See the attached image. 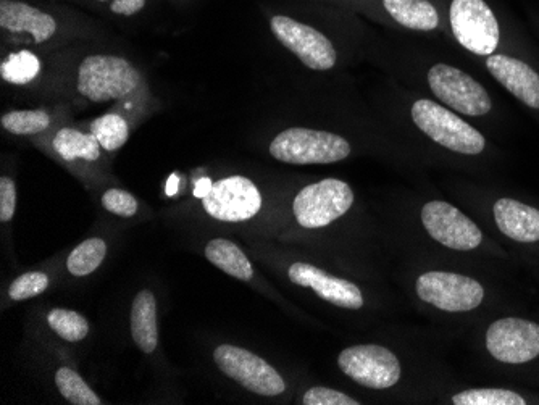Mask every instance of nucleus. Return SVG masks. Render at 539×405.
Masks as SVG:
<instances>
[{"label": "nucleus", "mask_w": 539, "mask_h": 405, "mask_svg": "<svg viewBox=\"0 0 539 405\" xmlns=\"http://www.w3.org/2000/svg\"><path fill=\"white\" fill-rule=\"evenodd\" d=\"M96 2L107 7L113 15H120V17L138 15L139 12H143L147 4V0H96Z\"/></svg>", "instance_id": "obj_33"}, {"label": "nucleus", "mask_w": 539, "mask_h": 405, "mask_svg": "<svg viewBox=\"0 0 539 405\" xmlns=\"http://www.w3.org/2000/svg\"><path fill=\"white\" fill-rule=\"evenodd\" d=\"M494 220L502 234L517 243H538L539 210L502 197L494 204Z\"/></svg>", "instance_id": "obj_18"}, {"label": "nucleus", "mask_w": 539, "mask_h": 405, "mask_svg": "<svg viewBox=\"0 0 539 405\" xmlns=\"http://www.w3.org/2000/svg\"><path fill=\"white\" fill-rule=\"evenodd\" d=\"M89 131L94 134V138L99 141L105 152H117L125 146L130 139V122L123 113L109 112L104 113L96 120H92L89 125Z\"/></svg>", "instance_id": "obj_22"}, {"label": "nucleus", "mask_w": 539, "mask_h": 405, "mask_svg": "<svg viewBox=\"0 0 539 405\" xmlns=\"http://www.w3.org/2000/svg\"><path fill=\"white\" fill-rule=\"evenodd\" d=\"M17 209V188L9 176L0 178V220L10 222Z\"/></svg>", "instance_id": "obj_32"}, {"label": "nucleus", "mask_w": 539, "mask_h": 405, "mask_svg": "<svg viewBox=\"0 0 539 405\" xmlns=\"http://www.w3.org/2000/svg\"><path fill=\"white\" fill-rule=\"evenodd\" d=\"M202 205L218 222H246L262 209V196L254 181L234 175L214 183Z\"/></svg>", "instance_id": "obj_12"}, {"label": "nucleus", "mask_w": 539, "mask_h": 405, "mask_svg": "<svg viewBox=\"0 0 539 405\" xmlns=\"http://www.w3.org/2000/svg\"><path fill=\"white\" fill-rule=\"evenodd\" d=\"M107 244L101 238H89L68 255L67 268L73 276H88L104 262Z\"/></svg>", "instance_id": "obj_24"}, {"label": "nucleus", "mask_w": 539, "mask_h": 405, "mask_svg": "<svg viewBox=\"0 0 539 405\" xmlns=\"http://www.w3.org/2000/svg\"><path fill=\"white\" fill-rule=\"evenodd\" d=\"M288 276L297 286L314 289L323 301L343 309L359 310L364 307V296L357 284L328 275L314 265L297 262L289 267Z\"/></svg>", "instance_id": "obj_15"}, {"label": "nucleus", "mask_w": 539, "mask_h": 405, "mask_svg": "<svg viewBox=\"0 0 539 405\" xmlns=\"http://www.w3.org/2000/svg\"><path fill=\"white\" fill-rule=\"evenodd\" d=\"M422 222L431 238L454 251H472L483 241V233L475 222L448 202L423 205Z\"/></svg>", "instance_id": "obj_14"}, {"label": "nucleus", "mask_w": 539, "mask_h": 405, "mask_svg": "<svg viewBox=\"0 0 539 405\" xmlns=\"http://www.w3.org/2000/svg\"><path fill=\"white\" fill-rule=\"evenodd\" d=\"M217 367L231 380L259 396H280L286 385L280 373L259 355L243 347L222 344L214 351Z\"/></svg>", "instance_id": "obj_9"}, {"label": "nucleus", "mask_w": 539, "mask_h": 405, "mask_svg": "<svg viewBox=\"0 0 539 405\" xmlns=\"http://www.w3.org/2000/svg\"><path fill=\"white\" fill-rule=\"evenodd\" d=\"M268 28L276 41L301 60L304 67L314 71H328L338 65L336 41L325 28L289 10L267 12Z\"/></svg>", "instance_id": "obj_3"}, {"label": "nucleus", "mask_w": 539, "mask_h": 405, "mask_svg": "<svg viewBox=\"0 0 539 405\" xmlns=\"http://www.w3.org/2000/svg\"><path fill=\"white\" fill-rule=\"evenodd\" d=\"M0 125L15 136H36L52 126V115L46 110H10L0 118Z\"/></svg>", "instance_id": "obj_23"}, {"label": "nucleus", "mask_w": 539, "mask_h": 405, "mask_svg": "<svg viewBox=\"0 0 539 405\" xmlns=\"http://www.w3.org/2000/svg\"><path fill=\"white\" fill-rule=\"evenodd\" d=\"M349 10L394 30L449 34L438 0H356Z\"/></svg>", "instance_id": "obj_6"}, {"label": "nucleus", "mask_w": 539, "mask_h": 405, "mask_svg": "<svg viewBox=\"0 0 539 405\" xmlns=\"http://www.w3.org/2000/svg\"><path fill=\"white\" fill-rule=\"evenodd\" d=\"M410 123L428 141L449 154L477 157L486 149V138L462 115L438 101L420 97L409 105Z\"/></svg>", "instance_id": "obj_1"}, {"label": "nucleus", "mask_w": 539, "mask_h": 405, "mask_svg": "<svg viewBox=\"0 0 539 405\" xmlns=\"http://www.w3.org/2000/svg\"><path fill=\"white\" fill-rule=\"evenodd\" d=\"M55 385L59 393L67 399L70 404L75 405H101V397L97 396L86 381L81 378L75 370L62 367L55 373Z\"/></svg>", "instance_id": "obj_26"}, {"label": "nucleus", "mask_w": 539, "mask_h": 405, "mask_svg": "<svg viewBox=\"0 0 539 405\" xmlns=\"http://www.w3.org/2000/svg\"><path fill=\"white\" fill-rule=\"evenodd\" d=\"M0 28L13 36H26L33 44H44L59 31V21L52 13L21 0H0Z\"/></svg>", "instance_id": "obj_16"}, {"label": "nucleus", "mask_w": 539, "mask_h": 405, "mask_svg": "<svg viewBox=\"0 0 539 405\" xmlns=\"http://www.w3.org/2000/svg\"><path fill=\"white\" fill-rule=\"evenodd\" d=\"M268 152L289 165H330L351 157L352 144L333 131L293 126L276 134Z\"/></svg>", "instance_id": "obj_5"}, {"label": "nucleus", "mask_w": 539, "mask_h": 405, "mask_svg": "<svg viewBox=\"0 0 539 405\" xmlns=\"http://www.w3.org/2000/svg\"><path fill=\"white\" fill-rule=\"evenodd\" d=\"M204 252L210 264L220 268L226 275L241 281H251L254 278V268L246 254L228 239H212L205 246Z\"/></svg>", "instance_id": "obj_21"}, {"label": "nucleus", "mask_w": 539, "mask_h": 405, "mask_svg": "<svg viewBox=\"0 0 539 405\" xmlns=\"http://www.w3.org/2000/svg\"><path fill=\"white\" fill-rule=\"evenodd\" d=\"M131 335L134 343L152 354L159 344V325H157V302L149 289L139 291L131 305Z\"/></svg>", "instance_id": "obj_20"}, {"label": "nucleus", "mask_w": 539, "mask_h": 405, "mask_svg": "<svg viewBox=\"0 0 539 405\" xmlns=\"http://www.w3.org/2000/svg\"><path fill=\"white\" fill-rule=\"evenodd\" d=\"M486 347L502 364H527L539 355V325L522 318H501L489 326Z\"/></svg>", "instance_id": "obj_13"}, {"label": "nucleus", "mask_w": 539, "mask_h": 405, "mask_svg": "<svg viewBox=\"0 0 539 405\" xmlns=\"http://www.w3.org/2000/svg\"><path fill=\"white\" fill-rule=\"evenodd\" d=\"M354 204V193L346 181L326 178L309 184L294 197L293 212L297 223L317 230L343 217Z\"/></svg>", "instance_id": "obj_8"}, {"label": "nucleus", "mask_w": 539, "mask_h": 405, "mask_svg": "<svg viewBox=\"0 0 539 405\" xmlns=\"http://www.w3.org/2000/svg\"><path fill=\"white\" fill-rule=\"evenodd\" d=\"M47 323L68 343H78L89 335L88 320L75 310L52 309L47 314Z\"/></svg>", "instance_id": "obj_27"}, {"label": "nucleus", "mask_w": 539, "mask_h": 405, "mask_svg": "<svg viewBox=\"0 0 539 405\" xmlns=\"http://www.w3.org/2000/svg\"><path fill=\"white\" fill-rule=\"evenodd\" d=\"M39 71H41V62L36 54L30 51L13 52L0 65L2 80L17 84V86L36 80Z\"/></svg>", "instance_id": "obj_25"}, {"label": "nucleus", "mask_w": 539, "mask_h": 405, "mask_svg": "<svg viewBox=\"0 0 539 405\" xmlns=\"http://www.w3.org/2000/svg\"><path fill=\"white\" fill-rule=\"evenodd\" d=\"M49 288V276L42 272H28L18 276L17 280L10 284L9 297L12 301H28L39 296Z\"/></svg>", "instance_id": "obj_29"}, {"label": "nucleus", "mask_w": 539, "mask_h": 405, "mask_svg": "<svg viewBox=\"0 0 539 405\" xmlns=\"http://www.w3.org/2000/svg\"><path fill=\"white\" fill-rule=\"evenodd\" d=\"M102 205L118 217L131 218L138 213L139 205L136 197L125 189L112 188L102 194Z\"/></svg>", "instance_id": "obj_30"}, {"label": "nucleus", "mask_w": 539, "mask_h": 405, "mask_svg": "<svg viewBox=\"0 0 539 405\" xmlns=\"http://www.w3.org/2000/svg\"><path fill=\"white\" fill-rule=\"evenodd\" d=\"M143 86L141 71L120 55H88L76 73V91L92 104L130 101Z\"/></svg>", "instance_id": "obj_2"}, {"label": "nucleus", "mask_w": 539, "mask_h": 405, "mask_svg": "<svg viewBox=\"0 0 539 405\" xmlns=\"http://www.w3.org/2000/svg\"><path fill=\"white\" fill-rule=\"evenodd\" d=\"M306 405H359L356 399L330 388H312L302 397Z\"/></svg>", "instance_id": "obj_31"}, {"label": "nucleus", "mask_w": 539, "mask_h": 405, "mask_svg": "<svg viewBox=\"0 0 539 405\" xmlns=\"http://www.w3.org/2000/svg\"><path fill=\"white\" fill-rule=\"evenodd\" d=\"M485 65L510 94L530 109L539 110V73L535 68L506 54L489 55Z\"/></svg>", "instance_id": "obj_17"}, {"label": "nucleus", "mask_w": 539, "mask_h": 405, "mask_svg": "<svg viewBox=\"0 0 539 405\" xmlns=\"http://www.w3.org/2000/svg\"><path fill=\"white\" fill-rule=\"evenodd\" d=\"M448 33L465 51L478 57L496 54L501 23L488 0H438Z\"/></svg>", "instance_id": "obj_4"}, {"label": "nucleus", "mask_w": 539, "mask_h": 405, "mask_svg": "<svg viewBox=\"0 0 539 405\" xmlns=\"http://www.w3.org/2000/svg\"><path fill=\"white\" fill-rule=\"evenodd\" d=\"M317 2H323V4L335 5V7L349 10V7H351L356 0H317Z\"/></svg>", "instance_id": "obj_35"}, {"label": "nucleus", "mask_w": 539, "mask_h": 405, "mask_svg": "<svg viewBox=\"0 0 539 405\" xmlns=\"http://www.w3.org/2000/svg\"><path fill=\"white\" fill-rule=\"evenodd\" d=\"M344 375L370 389H388L401 378V364L393 352L375 344L344 349L338 357Z\"/></svg>", "instance_id": "obj_10"}, {"label": "nucleus", "mask_w": 539, "mask_h": 405, "mask_svg": "<svg viewBox=\"0 0 539 405\" xmlns=\"http://www.w3.org/2000/svg\"><path fill=\"white\" fill-rule=\"evenodd\" d=\"M51 147L65 163H96L105 152L91 131H81L73 126H63L55 131Z\"/></svg>", "instance_id": "obj_19"}, {"label": "nucleus", "mask_w": 539, "mask_h": 405, "mask_svg": "<svg viewBox=\"0 0 539 405\" xmlns=\"http://www.w3.org/2000/svg\"><path fill=\"white\" fill-rule=\"evenodd\" d=\"M212 186H214L212 181H210L209 178H205V180H201L199 183H197L196 189H194V194H196V197H199V199H204V197L210 193Z\"/></svg>", "instance_id": "obj_34"}, {"label": "nucleus", "mask_w": 539, "mask_h": 405, "mask_svg": "<svg viewBox=\"0 0 539 405\" xmlns=\"http://www.w3.org/2000/svg\"><path fill=\"white\" fill-rule=\"evenodd\" d=\"M417 294L423 302L444 312H470L483 302L485 289L459 273L428 272L418 276Z\"/></svg>", "instance_id": "obj_11"}, {"label": "nucleus", "mask_w": 539, "mask_h": 405, "mask_svg": "<svg viewBox=\"0 0 539 405\" xmlns=\"http://www.w3.org/2000/svg\"><path fill=\"white\" fill-rule=\"evenodd\" d=\"M456 405H525L520 394L509 389H470L452 397Z\"/></svg>", "instance_id": "obj_28"}, {"label": "nucleus", "mask_w": 539, "mask_h": 405, "mask_svg": "<svg viewBox=\"0 0 539 405\" xmlns=\"http://www.w3.org/2000/svg\"><path fill=\"white\" fill-rule=\"evenodd\" d=\"M423 81L439 104L462 117H486L493 110V101L485 86L462 68L444 62L431 63L425 70Z\"/></svg>", "instance_id": "obj_7"}]
</instances>
